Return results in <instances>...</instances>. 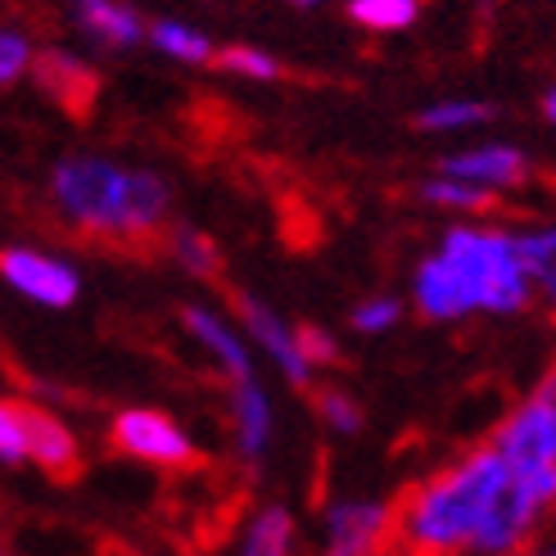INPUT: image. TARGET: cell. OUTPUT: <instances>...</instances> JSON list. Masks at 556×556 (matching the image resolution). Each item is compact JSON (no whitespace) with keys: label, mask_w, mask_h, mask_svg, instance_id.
<instances>
[{"label":"cell","mask_w":556,"mask_h":556,"mask_svg":"<svg viewBox=\"0 0 556 556\" xmlns=\"http://www.w3.org/2000/svg\"><path fill=\"white\" fill-rule=\"evenodd\" d=\"M33 64H37L33 60V41H27L23 33H0V87L18 81Z\"/></svg>","instance_id":"cell-26"},{"label":"cell","mask_w":556,"mask_h":556,"mask_svg":"<svg viewBox=\"0 0 556 556\" xmlns=\"http://www.w3.org/2000/svg\"><path fill=\"white\" fill-rule=\"evenodd\" d=\"M516 240H520L525 271H530V286H534V303L556 317V217H539L530 227H520Z\"/></svg>","instance_id":"cell-15"},{"label":"cell","mask_w":556,"mask_h":556,"mask_svg":"<svg viewBox=\"0 0 556 556\" xmlns=\"http://www.w3.org/2000/svg\"><path fill=\"white\" fill-rule=\"evenodd\" d=\"M231 434H236L240 462L263 466V457L271 453V439H276V407H271L258 376L231 384Z\"/></svg>","instance_id":"cell-10"},{"label":"cell","mask_w":556,"mask_h":556,"mask_svg":"<svg viewBox=\"0 0 556 556\" xmlns=\"http://www.w3.org/2000/svg\"><path fill=\"white\" fill-rule=\"evenodd\" d=\"M236 313H240V326H244V336L254 340V349H263L267 363L281 371L290 384L299 389H308L313 384V363L303 357V344H299V326H290L276 308H267L263 299L254 294H236Z\"/></svg>","instance_id":"cell-7"},{"label":"cell","mask_w":556,"mask_h":556,"mask_svg":"<svg viewBox=\"0 0 556 556\" xmlns=\"http://www.w3.org/2000/svg\"><path fill=\"white\" fill-rule=\"evenodd\" d=\"M299 552H303V530L286 503H263L240 520L236 556H299Z\"/></svg>","instance_id":"cell-11"},{"label":"cell","mask_w":556,"mask_h":556,"mask_svg":"<svg viewBox=\"0 0 556 556\" xmlns=\"http://www.w3.org/2000/svg\"><path fill=\"white\" fill-rule=\"evenodd\" d=\"M439 173L476 181V186H484L493 194H507V190H520L525 181L534 177V163H530V154H525L520 146H511V141H476L466 150L443 154Z\"/></svg>","instance_id":"cell-9"},{"label":"cell","mask_w":556,"mask_h":556,"mask_svg":"<svg viewBox=\"0 0 556 556\" xmlns=\"http://www.w3.org/2000/svg\"><path fill=\"white\" fill-rule=\"evenodd\" d=\"M290 5H299V10H317V5H326V0H290Z\"/></svg>","instance_id":"cell-30"},{"label":"cell","mask_w":556,"mask_h":556,"mask_svg":"<svg viewBox=\"0 0 556 556\" xmlns=\"http://www.w3.org/2000/svg\"><path fill=\"white\" fill-rule=\"evenodd\" d=\"M33 462V439H27V403L0 399V466Z\"/></svg>","instance_id":"cell-23"},{"label":"cell","mask_w":556,"mask_h":556,"mask_svg":"<svg viewBox=\"0 0 556 556\" xmlns=\"http://www.w3.org/2000/svg\"><path fill=\"white\" fill-rule=\"evenodd\" d=\"M399 507L371 493H340L317 516L313 556H384L394 552Z\"/></svg>","instance_id":"cell-5"},{"label":"cell","mask_w":556,"mask_h":556,"mask_svg":"<svg viewBox=\"0 0 556 556\" xmlns=\"http://www.w3.org/2000/svg\"><path fill=\"white\" fill-rule=\"evenodd\" d=\"M173 254H177V263L190 271V276H217V267H222V258H217V244L208 240V236H200L194 227H173Z\"/></svg>","instance_id":"cell-25"},{"label":"cell","mask_w":556,"mask_h":556,"mask_svg":"<svg viewBox=\"0 0 556 556\" xmlns=\"http://www.w3.org/2000/svg\"><path fill=\"white\" fill-rule=\"evenodd\" d=\"M497 118V104L480 100V96H448V100H434L416 114V127L430 131V136H457V131H476L489 127Z\"/></svg>","instance_id":"cell-17"},{"label":"cell","mask_w":556,"mask_h":556,"mask_svg":"<svg viewBox=\"0 0 556 556\" xmlns=\"http://www.w3.org/2000/svg\"><path fill=\"white\" fill-rule=\"evenodd\" d=\"M299 344H303V357L313 363V371L340 363V340L330 336V330H321V326H299Z\"/></svg>","instance_id":"cell-27"},{"label":"cell","mask_w":556,"mask_h":556,"mask_svg":"<svg viewBox=\"0 0 556 556\" xmlns=\"http://www.w3.org/2000/svg\"><path fill=\"white\" fill-rule=\"evenodd\" d=\"M489 443L503 453V462L516 476H530V480L556 476V371L534 380L503 412V421L493 426Z\"/></svg>","instance_id":"cell-4"},{"label":"cell","mask_w":556,"mask_h":556,"mask_svg":"<svg viewBox=\"0 0 556 556\" xmlns=\"http://www.w3.org/2000/svg\"><path fill=\"white\" fill-rule=\"evenodd\" d=\"M394 507L399 556H525L556 520V480H525L493 443H476Z\"/></svg>","instance_id":"cell-1"},{"label":"cell","mask_w":556,"mask_h":556,"mask_svg":"<svg viewBox=\"0 0 556 556\" xmlns=\"http://www.w3.org/2000/svg\"><path fill=\"white\" fill-rule=\"evenodd\" d=\"M403 313L407 308H403L399 294H371L349 313V326L357 330V336H389V330L403 321Z\"/></svg>","instance_id":"cell-24"},{"label":"cell","mask_w":556,"mask_h":556,"mask_svg":"<svg viewBox=\"0 0 556 556\" xmlns=\"http://www.w3.org/2000/svg\"><path fill=\"white\" fill-rule=\"evenodd\" d=\"M412 308L453 326L466 317H520L534 308V286L511 227L462 217L412 271Z\"/></svg>","instance_id":"cell-2"},{"label":"cell","mask_w":556,"mask_h":556,"mask_svg":"<svg viewBox=\"0 0 556 556\" xmlns=\"http://www.w3.org/2000/svg\"><path fill=\"white\" fill-rule=\"evenodd\" d=\"M213 64L222 73L249 77V81H276V77H281V60L267 54V50H258V46H222Z\"/></svg>","instance_id":"cell-22"},{"label":"cell","mask_w":556,"mask_h":556,"mask_svg":"<svg viewBox=\"0 0 556 556\" xmlns=\"http://www.w3.org/2000/svg\"><path fill=\"white\" fill-rule=\"evenodd\" d=\"M525 556H556V520L547 525V530H543V539H539L530 552H525Z\"/></svg>","instance_id":"cell-28"},{"label":"cell","mask_w":556,"mask_h":556,"mask_svg":"<svg viewBox=\"0 0 556 556\" xmlns=\"http://www.w3.org/2000/svg\"><path fill=\"white\" fill-rule=\"evenodd\" d=\"M421 200L439 213H453V217H489L497 208V194L476 186V181H462L448 173H434L421 181Z\"/></svg>","instance_id":"cell-18"},{"label":"cell","mask_w":556,"mask_h":556,"mask_svg":"<svg viewBox=\"0 0 556 556\" xmlns=\"http://www.w3.org/2000/svg\"><path fill=\"white\" fill-rule=\"evenodd\" d=\"M539 109H543V123H547V127H556V81L543 91V104H539Z\"/></svg>","instance_id":"cell-29"},{"label":"cell","mask_w":556,"mask_h":556,"mask_svg":"<svg viewBox=\"0 0 556 556\" xmlns=\"http://www.w3.org/2000/svg\"><path fill=\"white\" fill-rule=\"evenodd\" d=\"M37 81L64 109H73V114H81V109L91 104V91H96V73L81 60H73L68 50H41L37 54Z\"/></svg>","instance_id":"cell-16"},{"label":"cell","mask_w":556,"mask_h":556,"mask_svg":"<svg viewBox=\"0 0 556 556\" xmlns=\"http://www.w3.org/2000/svg\"><path fill=\"white\" fill-rule=\"evenodd\" d=\"M50 200L77 231L104 240H146L163 227L173 208L163 177L123 168V163H109L100 154H73L54 163Z\"/></svg>","instance_id":"cell-3"},{"label":"cell","mask_w":556,"mask_h":556,"mask_svg":"<svg viewBox=\"0 0 556 556\" xmlns=\"http://www.w3.org/2000/svg\"><path fill=\"white\" fill-rule=\"evenodd\" d=\"M27 439H33V466H41L46 476H73L81 462L77 434L46 407H27Z\"/></svg>","instance_id":"cell-14"},{"label":"cell","mask_w":556,"mask_h":556,"mask_svg":"<svg viewBox=\"0 0 556 556\" xmlns=\"http://www.w3.org/2000/svg\"><path fill=\"white\" fill-rule=\"evenodd\" d=\"M0 556H10V552H5V547H0Z\"/></svg>","instance_id":"cell-31"},{"label":"cell","mask_w":556,"mask_h":556,"mask_svg":"<svg viewBox=\"0 0 556 556\" xmlns=\"http://www.w3.org/2000/svg\"><path fill=\"white\" fill-rule=\"evenodd\" d=\"M317 421H321L330 434L353 439L357 430L367 426V412H363V403H357V399L349 394V389L326 384V389H317Z\"/></svg>","instance_id":"cell-21"},{"label":"cell","mask_w":556,"mask_h":556,"mask_svg":"<svg viewBox=\"0 0 556 556\" xmlns=\"http://www.w3.org/2000/svg\"><path fill=\"white\" fill-rule=\"evenodd\" d=\"M181 321H186V330L194 336V344H200V349L213 357L217 371L227 376L231 384H236V380H249V376H258V371H254V353H249L244 336H240V330H231L217 313H208V308H186Z\"/></svg>","instance_id":"cell-12"},{"label":"cell","mask_w":556,"mask_h":556,"mask_svg":"<svg viewBox=\"0 0 556 556\" xmlns=\"http://www.w3.org/2000/svg\"><path fill=\"white\" fill-rule=\"evenodd\" d=\"M114 448L131 462L146 466H163V470H181L194 462V439L181 421H173L168 412L159 407H123L109 426Z\"/></svg>","instance_id":"cell-6"},{"label":"cell","mask_w":556,"mask_h":556,"mask_svg":"<svg viewBox=\"0 0 556 556\" xmlns=\"http://www.w3.org/2000/svg\"><path fill=\"white\" fill-rule=\"evenodd\" d=\"M150 46L163 50L168 60H181V64H213V60H217L213 41L200 33V27L177 23V18H159V23L150 27Z\"/></svg>","instance_id":"cell-19"},{"label":"cell","mask_w":556,"mask_h":556,"mask_svg":"<svg viewBox=\"0 0 556 556\" xmlns=\"http://www.w3.org/2000/svg\"><path fill=\"white\" fill-rule=\"evenodd\" d=\"M73 23L87 33L91 41L100 46H114V50H127L146 37V23L131 5L123 0H73Z\"/></svg>","instance_id":"cell-13"},{"label":"cell","mask_w":556,"mask_h":556,"mask_svg":"<svg viewBox=\"0 0 556 556\" xmlns=\"http://www.w3.org/2000/svg\"><path fill=\"white\" fill-rule=\"evenodd\" d=\"M0 276L41 308H73L81 294V276L41 249H0Z\"/></svg>","instance_id":"cell-8"},{"label":"cell","mask_w":556,"mask_h":556,"mask_svg":"<svg viewBox=\"0 0 556 556\" xmlns=\"http://www.w3.org/2000/svg\"><path fill=\"white\" fill-rule=\"evenodd\" d=\"M349 18L367 33H407L421 18V0H349Z\"/></svg>","instance_id":"cell-20"}]
</instances>
